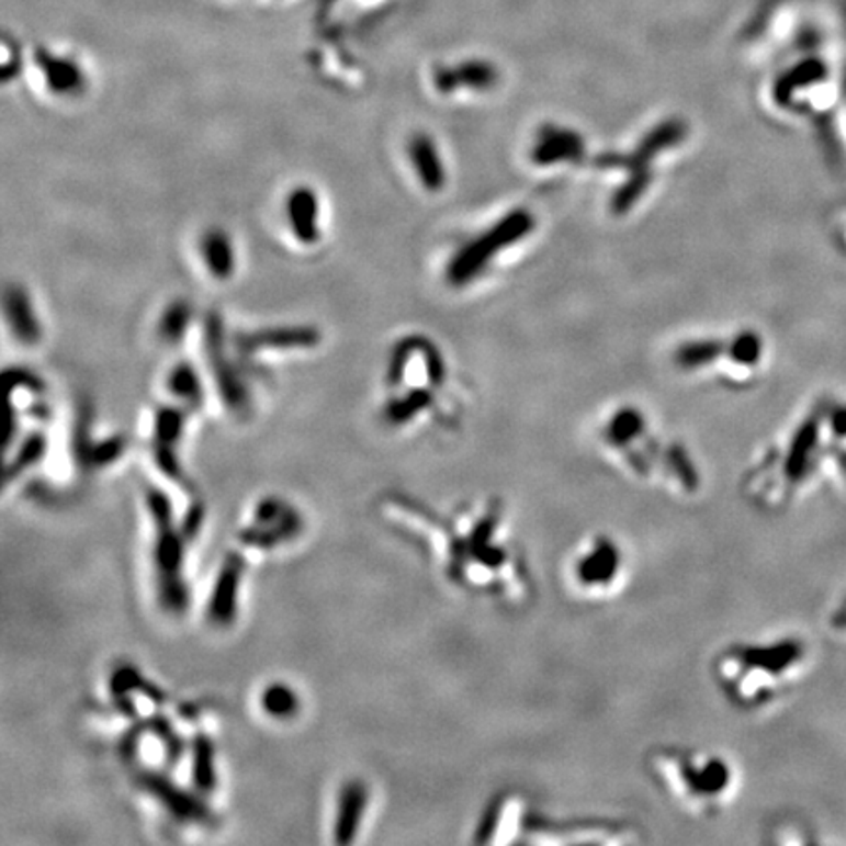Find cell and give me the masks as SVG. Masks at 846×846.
I'll return each mask as SVG.
<instances>
[{
    "mask_svg": "<svg viewBox=\"0 0 846 846\" xmlns=\"http://www.w3.org/2000/svg\"><path fill=\"white\" fill-rule=\"evenodd\" d=\"M201 251L210 273L216 279H229L236 271L234 244L224 229L206 232L202 237Z\"/></svg>",
    "mask_w": 846,
    "mask_h": 846,
    "instance_id": "cell-13",
    "label": "cell"
},
{
    "mask_svg": "<svg viewBox=\"0 0 846 846\" xmlns=\"http://www.w3.org/2000/svg\"><path fill=\"white\" fill-rule=\"evenodd\" d=\"M408 151L419 181L424 182L429 191H439L445 182V169L441 163V157L437 154L433 139L426 134H416L408 144Z\"/></svg>",
    "mask_w": 846,
    "mask_h": 846,
    "instance_id": "cell-11",
    "label": "cell"
},
{
    "mask_svg": "<svg viewBox=\"0 0 846 846\" xmlns=\"http://www.w3.org/2000/svg\"><path fill=\"white\" fill-rule=\"evenodd\" d=\"M531 226H533V222H531L528 212L518 210V212L501 219L500 224H496L488 234H483V237H478V239H474L473 244L463 247L459 251V256L453 257V261L449 263V269H447L451 284H464V282L474 279L483 271L484 264L498 256L496 249L516 244L528 234Z\"/></svg>",
    "mask_w": 846,
    "mask_h": 846,
    "instance_id": "cell-7",
    "label": "cell"
},
{
    "mask_svg": "<svg viewBox=\"0 0 846 846\" xmlns=\"http://www.w3.org/2000/svg\"><path fill=\"white\" fill-rule=\"evenodd\" d=\"M366 803H369V793L363 782H349L343 786L337 803V843H351L356 838L366 811Z\"/></svg>",
    "mask_w": 846,
    "mask_h": 846,
    "instance_id": "cell-10",
    "label": "cell"
},
{
    "mask_svg": "<svg viewBox=\"0 0 846 846\" xmlns=\"http://www.w3.org/2000/svg\"><path fill=\"white\" fill-rule=\"evenodd\" d=\"M631 576V553L610 531H594L578 539L561 564L564 591L586 606L618 600L628 590Z\"/></svg>",
    "mask_w": 846,
    "mask_h": 846,
    "instance_id": "cell-6",
    "label": "cell"
},
{
    "mask_svg": "<svg viewBox=\"0 0 846 846\" xmlns=\"http://www.w3.org/2000/svg\"><path fill=\"white\" fill-rule=\"evenodd\" d=\"M261 708L271 718H292L296 710H298V696L294 693L291 686L274 683L271 686H267L263 693H261Z\"/></svg>",
    "mask_w": 846,
    "mask_h": 846,
    "instance_id": "cell-15",
    "label": "cell"
},
{
    "mask_svg": "<svg viewBox=\"0 0 846 846\" xmlns=\"http://www.w3.org/2000/svg\"><path fill=\"white\" fill-rule=\"evenodd\" d=\"M187 322V308H182L179 304H174L171 308L165 312L163 324H161V331L167 339H177L182 336V326Z\"/></svg>",
    "mask_w": 846,
    "mask_h": 846,
    "instance_id": "cell-18",
    "label": "cell"
},
{
    "mask_svg": "<svg viewBox=\"0 0 846 846\" xmlns=\"http://www.w3.org/2000/svg\"><path fill=\"white\" fill-rule=\"evenodd\" d=\"M7 318L14 336L24 343H36L42 336V328L36 318V312L32 308V302L27 294L20 289H14L7 294Z\"/></svg>",
    "mask_w": 846,
    "mask_h": 846,
    "instance_id": "cell-14",
    "label": "cell"
},
{
    "mask_svg": "<svg viewBox=\"0 0 846 846\" xmlns=\"http://www.w3.org/2000/svg\"><path fill=\"white\" fill-rule=\"evenodd\" d=\"M600 445L629 483L676 501L698 500L703 494V474L692 453L678 441L656 436L645 414L633 406L606 418Z\"/></svg>",
    "mask_w": 846,
    "mask_h": 846,
    "instance_id": "cell-2",
    "label": "cell"
},
{
    "mask_svg": "<svg viewBox=\"0 0 846 846\" xmlns=\"http://www.w3.org/2000/svg\"><path fill=\"white\" fill-rule=\"evenodd\" d=\"M810 663L801 638L733 641L711 658V680L733 710L758 713L783 700Z\"/></svg>",
    "mask_w": 846,
    "mask_h": 846,
    "instance_id": "cell-3",
    "label": "cell"
},
{
    "mask_svg": "<svg viewBox=\"0 0 846 846\" xmlns=\"http://www.w3.org/2000/svg\"><path fill=\"white\" fill-rule=\"evenodd\" d=\"M286 216L292 234L302 244H316L319 239V201L318 194L301 187L292 192L286 201Z\"/></svg>",
    "mask_w": 846,
    "mask_h": 846,
    "instance_id": "cell-9",
    "label": "cell"
},
{
    "mask_svg": "<svg viewBox=\"0 0 846 846\" xmlns=\"http://www.w3.org/2000/svg\"><path fill=\"white\" fill-rule=\"evenodd\" d=\"M37 69L44 75L47 87L57 94H75L84 84L81 65L74 57L55 54L52 49H37Z\"/></svg>",
    "mask_w": 846,
    "mask_h": 846,
    "instance_id": "cell-8",
    "label": "cell"
},
{
    "mask_svg": "<svg viewBox=\"0 0 846 846\" xmlns=\"http://www.w3.org/2000/svg\"><path fill=\"white\" fill-rule=\"evenodd\" d=\"M406 511L443 578L466 598L511 613L538 598L535 574L500 496L464 501L447 516L411 504Z\"/></svg>",
    "mask_w": 846,
    "mask_h": 846,
    "instance_id": "cell-1",
    "label": "cell"
},
{
    "mask_svg": "<svg viewBox=\"0 0 846 846\" xmlns=\"http://www.w3.org/2000/svg\"><path fill=\"white\" fill-rule=\"evenodd\" d=\"M241 580V561L232 556L224 571L219 574L218 584L210 601V618L216 623H226L234 618V606L237 600V588Z\"/></svg>",
    "mask_w": 846,
    "mask_h": 846,
    "instance_id": "cell-12",
    "label": "cell"
},
{
    "mask_svg": "<svg viewBox=\"0 0 846 846\" xmlns=\"http://www.w3.org/2000/svg\"><path fill=\"white\" fill-rule=\"evenodd\" d=\"M641 831L629 821L604 817L559 820L518 790L500 792L484 808L474 845H633Z\"/></svg>",
    "mask_w": 846,
    "mask_h": 846,
    "instance_id": "cell-4",
    "label": "cell"
},
{
    "mask_svg": "<svg viewBox=\"0 0 846 846\" xmlns=\"http://www.w3.org/2000/svg\"><path fill=\"white\" fill-rule=\"evenodd\" d=\"M645 774L676 810L696 821L719 820L743 786L737 760L710 746H653L646 751Z\"/></svg>",
    "mask_w": 846,
    "mask_h": 846,
    "instance_id": "cell-5",
    "label": "cell"
},
{
    "mask_svg": "<svg viewBox=\"0 0 846 846\" xmlns=\"http://www.w3.org/2000/svg\"><path fill=\"white\" fill-rule=\"evenodd\" d=\"M199 379L196 373L192 371L191 366H179L173 374H171V391L181 396L184 401H196L201 396L199 392Z\"/></svg>",
    "mask_w": 846,
    "mask_h": 846,
    "instance_id": "cell-16",
    "label": "cell"
},
{
    "mask_svg": "<svg viewBox=\"0 0 846 846\" xmlns=\"http://www.w3.org/2000/svg\"><path fill=\"white\" fill-rule=\"evenodd\" d=\"M718 353L719 347L715 343H692L690 347H684L678 353V363L684 364L686 369H698L711 363V359Z\"/></svg>",
    "mask_w": 846,
    "mask_h": 846,
    "instance_id": "cell-17",
    "label": "cell"
}]
</instances>
